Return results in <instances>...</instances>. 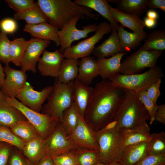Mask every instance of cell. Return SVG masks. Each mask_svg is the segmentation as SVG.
<instances>
[{
  "label": "cell",
  "instance_id": "cell-1",
  "mask_svg": "<svg viewBox=\"0 0 165 165\" xmlns=\"http://www.w3.org/2000/svg\"><path fill=\"white\" fill-rule=\"evenodd\" d=\"M124 93V89L114 86L109 80L103 79L96 84L83 118L95 132L113 120Z\"/></svg>",
  "mask_w": 165,
  "mask_h": 165
},
{
  "label": "cell",
  "instance_id": "cell-2",
  "mask_svg": "<svg viewBox=\"0 0 165 165\" xmlns=\"http://www.w3.org/2000/svg\"><path fill=\"white\" fill-rule=\"evenodd\" d=\"M37 3L48 21L58 30L75 17L97 20L99 16L92 13V9L79 6L71 0H38Z\"/></svg>",
  "mask_w": 165,
  "mask_h": 165
},
{
  "label": "cell",
  "instance_id": "cell-3",
  "mask_svg": "<svg viewBox=\"0 0 165 165\" xmlns=\"http://www.w3.org/2000/svg\"><path fill=\"white\" fill-rule=\"evenodd\" d=\"M113 121L120 130L131 128L145 123L150 116L137 95L127 89Z\"/></svg>",
  "mask_w": 165,
  "mask_h": 165
},
{
  "label": "cell",
  "instance_id": "cell-4",
  "mask_svg": "<svg viewBox=\"0 0 165 165\" xmlns=\"http://www.w3.org/2000/svg\"><path fill=\"white\" fill-rule=\"evenodd\" d=\"M163 76L161 68L156 65L142 73L130 75L119 73L109 80L114 86L127 90L137 95L141 91L146 90Z\"/></svg>",
  "mask_w": 165,
  "mask_h": 165
},
{
  "label": "cell",
  "instance_id": "cell-5",
  "mask_svg": "<svg viewBox=\"0 0 165 165\" xmlns=\"http://www.w3.org/2000/svg\"><path fill=\"white\" fill-rule=\"evenodd\" d=\"M74 81L65 84L58 79L47 99L44 114H48L60 122L64 111L73 103V90Z\"/></svg>",
  "mask_w": 165,
  "mask_h": 165
},
{
  "label": "cell",
  "instance_id": "cell-6",
  "mask_svg": "<svg viewBox=\"0 0 165 165\" xmlns=\"http://www.w3.org/2000/svg\"><path fill=\"white\" fill-rule=\"evenodd\" d=\"M101 161L109 164L120 160L123 150L121 130L116 127L108 130L95 132Z\"/></svg>",
  "mask_w": 165,
  "mask_h": 165
},
{
  "label": "cell",
  "instance_id": "cell-7",
  "mask_svg": "<svg viewBox=\"0 0 165 165\" xmlns=\"http://www.w3.org/2000/svg\"><path fill=\"white\" fill-rule=\"evenodd\" d=\"M5 100L19 110L44 139L47 138L59 122L48 114L41 113L31 109L21 103L16 98L6 96Z\"/></svg>",
  "mask_w": 165,
  "mask_h": 165
},
{
  "label": "cell",
  "instance_id": "cell-8",
  "mask_svg": "<svg viewBox=\"0 0 165 165\" xmlns=\"http://www.w3.org/2000/svg\"><path fill=\"white\" fill-rule=\"evenodd\" d=\"M162 52L140 48L121 63L120 73L125 75L138 74L146 68L153 67Z\"/></svg>",
  "mask_w": 165,
  "mask_h": 165
},
{
  "label": "cell",
  "instance_id": "cell-9",
  "mask_svg": "<svg viewBox=\"0 0 165 165\" xmlns=\"http://www.w3.org/2000/svg\"><path fill=\"white\" fill-rule=\"evenodd\" d=\"M112 30L109 23L104 21L99 23L93 35L64 50L62 53L64 58L79 59L89 56L92 54L96 44Z\"/></svg>",
  "mask_w": 165,
  "mask_h": 165
},
{
  "label": "cell",
  "instance_id": "cell-10",
  "mask_svg": "<svg viewBox=\"0 0 165 165\" xmlns=\"http://www.w3.org/2000/svg\"><path fill=\"white\" fill-rule=\"evenodd\" d=\"M44 142L46 155L51 157L80 148L72 141L60 122Z\"/></svg>",
  "mask_w": 165,
  "mask_h": 165
},
{
  "label": "cell",
  "instance_id": "cell-11",
  "mask_svg": "<svg viewBox=\"0 0 165 165\" xmlns=\"http://www.w3.org/2000/svg\"><path fill=\"white\" fill-rule=\"evenodd\" d=\"M80 19L78 16L75 17L66 23L61 29L58 30L61 46L59 50L61 53L71 47L74 41L87 38L89 34L95 32L97 26L96 24L83 26L81 30L78 29L76 24Z\"/></svg>",
  "mask_w": 165,
  "mask_h": 165
},
{
  "label": "cell",
  "instance_id": "cell-12",
  "mask_svg": "<svg viewBox=\"0 0 165 165\" xmlns=\"http://www.w3.org/2000/svg\"><path fill=\"white\" fill-rule=\"evenodd\" d=\"M53 88V86L44 87L41 91L35 90L32 86L26 82L16 97L21 103L31 109L40 112L42 105Z\"/></svg>",
  "mask_w": 165,
  "mask_h": 165
},
{
  "label": "cell",
  "instance_id": "cell-13",
  "mask_svg": "<svg viewBox=\"0 0 165 165\" xmlns=\"http://www.w3.org/2000/svg\"><path fill=\"white\" fill-rule=\"evenodd\" d=\"M68 135L79 148L99 151L95 132L80 115L77 126Z\"/></svg>",
  "mask_w": 165,
  "mask_h": 165
},
{
  "label": "cell",
  "instance_id": "cell-14",
  "mask_svg": "<svg viewBox=\"0 0 165 165\" xmlns=\"http://www.w3.org/2000/svg\"><path fill=\"white\" fill-rule=\"evenodd\" d=\"M4 70L6 78L0 90L5 96L16 98L27 82L26 72L12 68L9 64H5Z\"/></svg>",
  "mask_w": 165,
  "mask_h": 165
},
{
  "label": "cell",
  "instance_id": "cell-15",
  "mask_svg": "<svg viewBox=\"0 0 165 165\" xmlns=\"http://www.w3.org/2000/svg\"><path fill=\"white\" fill-rule=\"evenodd\" d=\"M50 41L34 38L27 47L23 59L21 69L33 73L37 72L36 65L41 54L50 44Z\"/></svg>",
  "mask_w": 165,
  "mask_h": 165
},
{
  "label": "cell",
  "instance_id": "cell-16",
  "mask_svg": "<svg viewBox=\"0 0 165 165\" xmlns=\"http://www.w3.org/2000/svg\"><path fill=\"white\" fill-rule=\"evenodd\" d=\"M64 59L59 50L53 52L45 50L38 62L37 68L43 76L57 78Z\"/></svg>",
  "mask_w": 165,
  "mask_h": 165
},
{
  "label": "cell",
  "instance_id": "cell-17",
  "mask_svg": "<svg viewBox=\"0 0 165 165\" xmlns=\"http://www.w3.org/2000/svg\"><path fill=\"white\" fill-rule=\"evenodd\" d=\"M110 12L113 19L116 22L119 23L121 26L128 28L139 36L145 39L147 33L144 30L145 26L143 20L140 17L124 13L111 6Z\"/></svg>",
  "mask_w": 165,
  "mask_h": 165
},
{
  "label": "cell",
  "instance_id": "cell-18",
  "mask_svg": "<svg viewBox=\"0 0 165 165\" xmlns=\"http://www.w3.org/2000/svg\"><path fill=\"white\" fill-rule=\"evenodd\" d=\"M93 90V88L89 86L76 79L74 81L73 102L80 116L83 119Z\"/></svg>",
  "mask_w": 165,
  "mask_h": 165
},
{
  "label": "cell",
  "instance_id": "cell-19",
  "mask_svg": "<svg viewBox=\"0 0 165 165\" xmlns=\"http://www.w3.org/2000/svg\"><path fill=\"white\" fill-rule=\"evenodd\" d=\"M120 130L123 149L129 145L148 142L151 139L150 128L147 123L131 128Z\"/></svg>",
  "mask_w": 165,
  "mask_h": 165
},
{
  "label": "cell",
  "instance_id": "cell-20",
  "mask_svg": "<svg viewBox=\"0 0 165 165\" xmlns=\"http://www.w3.org/2000/svg\"><path fill=\"white\" fill-rule=\"evenodd\" d=\"M127 53L121 52L109 58H97L99 75L103 79L109 80L120 73L121 60Z\"/></svg>",
  "mask_w": 165,
  "mask_h": 165
},
{
  "label": "cell",
  "instance_id": "cell-21",
  "mask_svg": "<svg viewBox=\"0 0 165 165\" xmlns=\"http://www.w3.org/2000/svg\"><path fill=\"white\" fill-rule=\"evenodd\" d=\"M23 31L29 33L33 38L53 42L57 46H60L58 30L47 22L36 24L25 25Z\"/></svg>",
  "mask_w": 165,
  "mask_h": 165
},
{
  "label": "cell",
  "instance_id": "cell-22",
  "mask_svg": "<svg viewBox=\"0 0 165 165\" xmlns=\"http://www.w3.org/2000/svg\"><path fill=\"white\" fill-rule=\"evenodd\" d=\"M111 32L108 38L93 50L92 54L95 57H108L123 52L120 44L117 29H112Z\"/></svg>",
  "mask_w": 165,
  "mask_h": 165
},
{
  "label": "cell",
  "instance_id": "cell-23",
  "mask_svg": "<svg viewBox=\"0 0 165 165\" xmlns=\"http://www.w3.org/2000/svg\"><path fill=\"white\" fill-rule=\"evenodd\" d=\"M149 141L130 145L123 150L120 161L124 165H134L148 155Z\"/></svg>",
  "mask_w": 165,
  "mask_h": 165
},
{
  "label": "cell",
  "instance_id": "cell-24",
  "mask_svg": "<svg viewBox=\"0 0 165 165\" xmlns=\"http://www.w3.org/2000/svg\"><path fill=\"white\" fill-rule=\"evenodd\" d=\"M99 75L98 64L95 57L89 56L82 58L79 61L76 79L89 85L94 79Z\"/></svg>",
  "mask_w": 165,
  "mask_h": 165
},
{
  "label": "cell",
  "instance_id": "cell-25",
  "mask_svg": "<svg viewBox=\"0 0 165 165\" xmlns=\"http://www.w3.org/2000/svg\"><path fill=\"white\" fill-rule=\"evenodd\" d=\"M27 119L18 109L5 100L0 101V126L9 128Z\"/></svg>",
  "mask_w": 165,
  "mask_h": 165
},
{
  "label": "cell",
  "instance_id": "cell-26",
  "mask_svg": "<svg viewBox=\"0 0 165 165\" xmlns=\"http://www.w3.org/2000/svg\"><path fill=\"white\" fill-rule=\"evenodd\" d=\"M73 2L79 6L87 7L97 12L108 20L112 29H117L119 25L112 17L110 12L111 6L107 0H75Z\"/></svg>",
  "mask_w": 165,
  "mask_h": 165
},
{
  "label": "cell",
  "instance_id": "cell-27",
  "mask_svg": "<svg viewBox=\"0 0 165 165\" xmlns=\"http://www.w3.org/2000/svg\"><path fill=\"white\" fill-rule=\"evenodd\" d=\"M44 140L39 137L26 142L22 150L24 155L34 165H36L46 155Z\"/></svg>",
  "mask_w": 165,
  "mask_h": 165
},
{
  "label": "cell",
  "instance_id": "cell-28",
  "mask_svg": "<svg viewBox=\"0 0 165 165\" xmlns=\"http://www.w3.org/2000/svg\"><path fill=\"white\" fill-rule=\"evenodd\" d=\"M117 4V9L125 13L135 15L140 17L147 11L148 0H109Z\"/></svg>",
  "mask_w": 165,
  "mask_h": 165
},
{
  "label": "cell",
  "instance_id": "cell-29",
  "mask_svg": "<svg viewBox=\"0 0 165 165\" xmlns=\"http://www.w3.org/2000/svg\"><path fill=\"white\" fill-rule=\"evenodd\" d=\"M79 61V59L64 58L57 78L58 81L67 84L76 79L78 74Z\"/></svg>",
  "mask_w": 165,
  "mask_h": 165
},
{
  "label": "cell",
  "instance_id": "cell-30",
  "mask_svg": "<svg viewBox=\"0 0 165 165\" xmlns=\"http://www.w3.org/2000/svg\"><path fill=\"white\" fill-rule=\"evenodd\" d=\"M9 128L26 142L41 137L37 129L27 120L20 122Z\"/></svg>",
  "mask_w": 165,
  "mask_h": 165
},
{
  "label": "cell",
  "instance_id": "cell-31",
  "mask_svg": "<svg viewBox=\"0 0 165 165\" xmlns=\"http://www.w3.org/2000/svg\"><path fill=\"white\" fill-rule=\"evenodd\" d=\"M32 38L27 41L23 38H16L10 41L9 53L11 62L16 66H21L24 56Z\"/></svg>",
  "mask_w": 165,
  "mask_h": 165
},
{
  "label": "cell",
  "instance_id": "cell-32",
  "mask_svg": "<svg viewBox=\"0 0 165 165\" xmlns=\"http://www.w3.org/2000/svg\"><path fill=\"white\" fill-rule=\"evenodd\" d=\"M120 44L123 52L130 51L139 45L145 38L134 32H129L119 25L117 29Z\"/></svg>",
  "mask_w": 165,
  "mask_h": 165
},
{
  "label": "cell",
  "instance_id": "cell-33",
  "mask_svg": "<svg viewBox=\"0 0 165 165\" xmlns=\"http://www.w3.org/2000/svg\"><path fill=\"white\" fill-rule=\"evenodd\" d=\"M15 20H23L27 24H36L47 22L48 19L37 3L34 7L13 16Z\"/></svg>",
  "mask_w": 165,
  "mask_h": 165
},
{
  "label": "cell",
  "instance_id": "cell-34",
  "mask_svg": "<svg viewBox=\"0 0 165 165\" xmlns=\"http://www.w3.org/2000/svg\"><path fill=\"white\" fill-rule=\"evenodd\" d=\"M140 48L163 52L165 50V30H155L147 35Z\"/></svg>",
  "mask_w": 165,
  "mask_h": 165
},
{
  "label": "cell",
  "instance_id": "cell-35",
  "mask_svg": "<svg viewBox=\"0 0 165 165\" xmlns=\"http://www.w3.org/2000/svg\"><path fill=\"white\" fill-rule=\"evenodd\" d=\"M79 115L74 102L63 112L60 123L68 134L77 126Z\"/></svg>",
  "mask_w": 165,
  "mask_h": 165
},
{
  "label": "cell",
  "instance_id": "cell-36",
  "mask_svg": "<svg viewBox=\"0 0 165 165\" xmlns=\"http://www.w3.org/2000/svg\"><path fill=\"white\" fill-rule=\"evenodd\" d=\"M74 152L78 165H96L101 161L99 151L79 148Z\"/></svg>",
  "mask_w": 165,
  "mask_h": 165
},
{
  "label": "cell",
  "instance_id": "cell-37",
  "mask_svg": "<svg viewBox=\"0 0 165 165\" xmlns=\"http://www.w3.org/2000/svg\"><path fill=\"white\" fill-rule=\"evenodd\" d=\"M165 154V133L161 132L151 134L148 155Z\"/></svg>",
  "mask_w": 165,
  "mask_h": 165
},
{
  "label": "cell",
  "instance_id": "cell-38",
  "mask_svg": "<svg viewBox=\"0 0 165 165\" xmlns=\"http://www.w3.org/2000/svg\"><path fill=\"white\" fill-rule=\"evenodd\" d=\"M6 142L22 150L26 142L15 134L8 127L0 126V142Z\"/></svg>",
  "mask_w": 165,
  "mask_h": 165
},
{
  "label": "cell",
  "instance_id": "cell-39",
  "mask_svg": "<svg viewBox=\"0 0 165 165\" xmlns=\"http://www.w3.org/2000/svg\"><path fill=\"white\" fill-rule=\"evenodd\" d=\"M137 95L147 111L150 116L149 123L152 125L155 120V115L158 105L154 104L148 98L146 90L138 93Z\"/></svg>",
  "mask_w": 165,
  "mask_h": 165
},
{
  "label": "cell",
  "instance_id": "cell-40",
  "mask_svg": "<svg viewBox=\"0 0 165 165\" xmlns=\"http://www.w3.org/2000/svg\"><path fill=\"white\" fill-rule=\"evenodd\" d=\"M10 40L4 32H0V61L5 64L11 62L9 56Z\"/></svg>",
  "mask_w": 165,
  "mask_h": 165
},
{
  "label": "cell",
  "instance_id": "cell-41",
  "mask_svg": "<svg viewBox=\"0 0 165 165\" xmlns=\"http://www.w3.org/2000/svg\"><path fill=\"white\" fill-rule=\"evenodd\" d=\"M9 6L13 9L16 13L22 12L30 9L36 4L33 0H6Z\"/></svg>",
  "mask_w": 165,
  "mask_h": 165
},
{
  "label": "cell",
  "instance_id": "cell-42",
  "mask_svg": "<svg viewBox=\"0 0 165 165\" xmlns=\"http://www.w3.org/2000/svg\"><path fill=\"white\" fill-rule=\"evenodd\" d=\"M75 150L52 157L53 163L60 165H78Z\"/></svg>",
  "mask_w": 165,
  "mask_h": 165
},
{
  "label": "cell",
  "instance_id": "cell-43",
  "mask_svg": "<svg viewBox=\"0 0 165 165\" xmlns=\"http://www.w3.org/2000/svg\"><path fill=\"white\" fill-rule=\"evenodd\" d=\"M134 165H165V154L148 155Z\"/></svg>",
  "mask_w": 165,
  "mask_h": 165
},
{
  "label": "cell",
  "instance_id": "cell-44",
  "mask_svg": "<svg viewBox=\"0 0 165 165\" xmlns=\"http://www.w3.org/2000/svg\"><path fill=\"white\" fill-rule=\"evenodd\" d=\"M8 163L9 165H34L23 154L17 151L10 154Z\"/></svg>",
  "mask_w": 165,
  "mask_h": 165
},
{
  "label": "cell",
  "instance_id": "cell-45",
  "mask_svg": "<svg viewBox=\"0 0 165 165\" xmlns=\"http://www.w3.org/2000/svg\"><path fill=\"white\" fill-rule=\"evenodd\" d=\"M161 83V79H159L149 86L146 90L148 98L156 104L158 98L161 94L160 90Z\"/></svg>",
  "mask_w": 165,
  "mask_h": 165
},
{
  "label": "cell",
  "instance_id": "cell-46",
  "mask_svg": "<svg viewBox=\"0 0 165 165\" xmlns=\"http://www.w3.org/2000/svg\"><path fill=\"white\" fill-rule=\"evenodd\" d=\"M0 28L6 34L13 33L17 28V23L14 19L7 18L2 20L0 22Z\"/></svg>",
  "mask_w": 165,
  "mask_h": 165
},
{
  "label": "cell",
  "instance_id": "cell-47",
  "mask_svg": "<svg viewBox=\"0 0 165 165\" xmlns=\"http://www.w3.org/2000/svg\"><path fill=\"white\" fill-rule=\"evenodd\" d=\"M11 145L0 144V165H7L11 154Z\"/></svg>",
  "mask_w": 165,
  "mask_h": 165
},
{
  "label": "cell",
  "instance_id": "cell-48",
  "mask_svg": "<svg viewBox=\"0 0 165 165\" xmlns=\"http://www.w3.org/2000/svg\"><path fill=\"white\" fill-rule=\"evenodd\" d=\"M155 120L158 122L165 124V105H158L155 115Z\"/></svg>",
  "mask_w": 165,
  "mask_h": 165
},
{
  "label": "cell",
  "instance_id": "cell-49",
  "mask_svg": "<svg viewBox=\"0 0 165 165\" xmlns=\"http://www.w3.org/2000/svg\"><path fill=\"white\" fill-rule=\"evenodd\" d=\"M148 8L159 9L165 12V0H148Z\"/></svg>",
  "mask_w": 165,
  "mask_h": 165
},
{
  "label": "cell",
  "instance_id": "cell-50",
  "mask_svg": "<svg viewBox=\"0 0 165 165\" xmlns=\"http://www.w3.org/2000/svg\"><path fill=\"white\" fill-rule=\"evenodd\" d=\"M52 157L46 155L36 165H53Z\"/></svg>",
  "mask_w": 165,
  "mask_h": 165
},
{
  "label": "cell",
  "instance_id": "cell-51",
  "mask_svg": "<svg viewBox=\"0 0 165 165\" xmlns=\"http://www.w3.org/2000/svg\"><path fill=\"white\" fill-rule=\"evenodd\" d=\"M145 26L149 28L154 27L156 24V20L146 17L143 21Z\"/></svg>",
  "mask_w": 165,
  "mask_h": 165
},
{
  "label": "cell",
  "instance_id": "cell-52",
  "mask_svg": "<svg viewBox=\"0 0 165 165\" xmlns=\"http://www.w3.org/2000/svg\"><path fill=\"white\" fill-rule=\"evenodd\" d=\"M147 17L156 20L159 17V14L157 12L152 9L149 10L147 11Z\"/></svg>",
  "mask_w": 165,
  "mask_h": 165
},
{
  "label": "cell",
  "instance_id": "cell-53",
  "mask_svg": "<svg viewBox=\"0 0 165 165\" xmlns=\"http://www.w3.org/2000/svg\"><path fill=\"white\" fill-rule=\"evenodd\" d=\"M5 77L4 68L1 64L0 61V87L1 88L4 83Z\"/></svg>",
  "mask_w": 165,
  "mask_h": 165
},
{
  "label": "cell",
  "instance_id": "cell-54",
  "mask_svg": "<svg viewBox=\"0 0 165 165\" xmlns=\"http://www.w3.org/2000/svg\"><path fill=\"white\" fill-rule=\"evenodd\" d=\"M109 165H124L119 160H115L112 162Z\"/></svg>",
  "mask_w": 165,
  "mask_h": 165
},
{
  "label": "cell",
  "instance_id": "cell-55",
  "mask_svg": "<svg viewBox=\"0 0 165 165\" xmlns=\"http://www.w3.org/2000/svg\"><path fill=\"white\" fill-rule=\"evenodd\" d=\"M6 96L2 93L0 90V101L5 100Z\"/></svg>",
  "mask_w": 165,
  "mask_h": 165
},
{
  "label": "cell",
  "instance_id": "cell-56",
  "mask_svg": "<svg viewBox=\"0 0 165 165\" xmlns=\"http://www.w3.org/2000/svg\"><path fill=\"white\" fill-rule=\"evenodd\" d=\"M96 165H109V164H107L100 161Z\"/></svg>",
  "mask_w": 165,
  "mask_h": 165
},
{
  "label": "cell",
  "instance_id": "cell-57",
  "mask_svg": "<svg viewBox=\"0 0 165 165\" xmlns=\"http://www.w3.org/2000/svg\"><path fill=\"white\" fill-rule=\"evenodd\" d=\"M53 165H60L58 164L55 163H54Z\"/></svg>",
  "mask_w": 165,
  "mask_h": 165
},
{
  "label": "cell",
  "instance_id": "cell-58",
  "mask_svg": "<svg viewBox=\"0 0 165 165\" xmlns=\"http://www.w3.org/2000/svg\"><path fill=\"white\" fill-rule=\"evenodd\" d=\"M1 2V1L0 0V3Z\"/></svg>",
  "mask_w": 165,
  "mask_h": 165
}]
</instances>
